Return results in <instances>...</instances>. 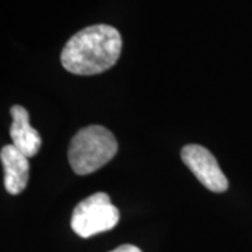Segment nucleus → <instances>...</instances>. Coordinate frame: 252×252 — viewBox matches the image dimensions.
Here are the masks:
<instances>
[{
	"mask_svg": "<svg viewBox=\"0 0 252 252\" xmlns=\"http://www.w3.org/2000/svg\"><path fill=\"white\" fill-rule=\"evenodd\" d=\"M122 36L117 28L97 24L80 30L66 42L61 54L62 66L77 76L107 72L118 62Z\"/></svg>",
	"mask_w": 252,
	"mask_h": 252,
	"instance_id": "f257e3e1",
	"label": "nucleus"
},
{
	"mask_svg": "<svg viewBox=\"0 0 252 252\" xmlns=\"http://www.w3.org/2000/svg\"><path fill=\"white\" fill-rule=\"evenodd\" d=\"M117 153L118 142L111 130L101 125H90L73 136L67 157L77 175H89L111 161Z\"/></svg>",
	"mask_w": 252,
	"mask_h": 252,
	"instance_id": "f03ea898",
	"label": "nucleus"
},
{
	"mask_svg": "<svg viewBox=\"0 0 252 252\" xmlns=\"http://www.w3.org/2000/svg\"><path fill=\"white\" fill-rule=\"evenodd\" d=\"M119 221V210L111 203L105 192H97L83 199L73 209L70 225L81 238H90L99 233L112 230Z\"/></svg>",
	"mask_w": 252,
	"mask_h": 252,
	"instance_id": "7ed1b4c3",
	"label": "nucleus"
},
{
	"mask_svg": "<svg viewBox=\"0 0 252 252\" xmlns=\"http://www.w3.org/2000/svg\"><path fill=\"white\" fill-rule=\"evenodd\" d=\"M181 158L199 182L212 192L221 193L228 189V180L221 171L215 156L200 144H187L181 150Z\"/></svg>",
	"mask_w": 252,
	"mask_h": 252,
	"instance_id": "20e7f679",
	"label": "nucleus"
},
{
	"mask_svg": "<svg viewBox=\"0 0 252 252\" xmlns=\"http://www.w3.org/2000/svg\"><path fill=\"white\" fill-rule=\"evenodd\" d=\"M0 158L4 170V188L10 195L21 193L28 185L30 180V162L28 157L23 154L14 144L1 147Z\"/></svg>",
	"mask_w": 252,
	"mask_h": 252,
	"instance_id": "39448f33",
	"label": "nucleus"
},
{
	"mask_svg": "<svg viewBox=\"0 0 252 252\" xmlns=\"http://www.w3.org/2000/svg\"><path fill=\"white\" fill-rule=\"evenodd\" d=\"M10 114L13 118L10 126V137L13 144L28 158L34 157L39 152L42 140L39 132L30 125L28 111L21 105H13L10 108Z\"/></svg>",
	"mask_w": 252,
	"mask_h": 252,
	"instance_id": "423d86ee",
	"label": "nucleus"
},
{
	"mask_svg": "<svg viewBox=\"0 0 252 252\" xmlns=\"http://www.w3.org/2000/svg\"><path fill=\"white\" fill-rule=\"evenodd\" d=\"M109 252H143L140 248H137L136 245H132V244H124V245H119L118 248L112 250Z\"/></svg>",
	"mask_w": 252,
	"mask_h": 252,
	"instance_id": "0eeeda50",
	"label": "nucleus"
}]
</instances>
